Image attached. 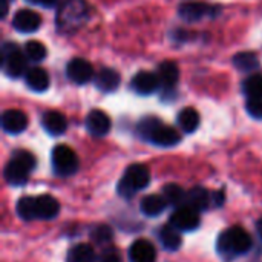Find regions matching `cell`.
Masks as SVG:
<instances>
[{
  "instance_id": "83f0119b",
  "label": "cell",
  "mask_w": 262,
  "mask_h": 262,
  "mask_svg": "<svg viewBox=\"0 0 262 262\" xmlns=\"http://www.w3.org/2000/svg\"><path fill=\"white\" fill-rule=\"evenodd\" d=\"M17 213L21 220L25 221H32L37 220V204H35V196H23L17 203Z\"/></svg>"
},
{
  "instance_id": "836d02e7",
  "label": "cell",
  "mask_w": 262,
  "mask_h": 262,
  "mask_svg": "<svg viewBox=\"0 0 262 262\" xmlns=\"http://www.w3.org/2000/svg\"><path fill=\"white\" fill-rule=\"evenodd\" d=\"M97 262H123V261H121V256H120L118 250H115V249H107V250H104V252L98 256Z\"/></svg>"
},
{
  "instance_id": "603a6c76",
  "label": "cell",
  "mask_w": 262,
  "mask_h": 262,
  "mask_svg": "<svg viewBox=\"0 0 262 262\" xmlns=\"http://www.w3.org/2000/svg\"><path fill=\"white\" fill-rule=\"evenodd\" d=\"M233 66L241 71V72H246V74H250V72H255L258 68H259V58L255 52H238L233 58Z\"/></svg>"
},
{
  "instance_id": "7402d4cb",
  "label": "cell",
  "mask_w": 262,
  "mask_h": 262,
  "mask_svg": "<svg viewBox=\"0 0 262 262\" xmlns=\"http://www.w3.org/2000/svg\"><path fill=\"white\" fill-rule=\"evenodd\" d=\"M210 201H212V195L204 187H193L192 190L187 192V196H186V204L198 212L207 210L210 206Z\"/></svg>"
},
{
  "instance_id": "8fae6325",
  "label": "cell",
  "mask_w": 262,
  "mask_h": 262,
  "mask_svg": "<svg viewBox=\"0 0 262 262\" xmlns=\"http://www.w3.org/2000/svg\"><path fill=\"white\" fill-rule=\"evenodd\" d=\"M41 25V17L32 9H20L12 18V26L15 31L23 34L35 32Z\"/></svg>"
},
{
  "instance_id": "2e32d148",
  "label": "cell",
  "mask_w": 262,
  "mask_h": 262,
  "mask_svg": "<svg viewBox=\"0 0 262 262\" xmlns=\"http://www.w3.org/2000/svg\"><path fill=\"white\" fill-rule=\"evenodd\" d=\"M129 259L130 262H155L157 250L147 239H138L129 249Z\"/></svg>"
},
{
  "instance_id": "8992f818",
  "label": "cell",
  "mask_w": 262,
  "mask_h": 262,
  "mask_svg": "<svg viewBox=\"0 0 262 262\" xmlns=\"http://www.w3.org/2000/svg\"><path fill=\"white\" fill-rule=\"evenodd\" d=\"M2 66L8 77L18 78L26 74V57L21 54L18 46L12 41H5L2 45Z\"/></svg>"
},
{
  "instance_id": "ffe728a7",
  "label": "cell",
  "mask_w": 262,
  "mask_h": 262,
  "mask_svg": "<svg viewBox=\"0 0 262 262\" xmlns=\"http://www.w3.org/2000/svg\"><path fill=\"white\" fill-rule=\"evenodd\" d=\"M35 204H37V220H52L60 212L58 201L51 195L35 196Z\"/></svg>"
},
{
  "instance_id": "1f68e13d",
  "label": "cell",
  "mask_w": 262,
  "mask_h": 262,
  "mask_svg": "<svg viewBox=\"0 0 262 262\" xmlns=\"http://www.w3.org/2000/svg\"><path fill=\"white\" fill-rule=\"evenodd\" d=\"M161 123V120H158L157 117H144L143 120H140L138 126H137V132L143 140H147V137L150 135V132L155 129V126Z\"/></svg>"
},
{
  "instance_id": "4fadbf2b",
  "label": "cell",
  "mask_w": 262,
  "mask_h": 262,
  "mask_svg": "<svg viewBox=\"0 0 262 262\" xmlns=\"http://www.w3.org/2000/svg\"><path fill=\"white\" fill-rule=\"evenodd\" d=\"M86 129L94 137H104L111 130V118L106 112L94 109L86 117Z\"/></svg>"
},
{
  "instance_id": "4316f807",
  "label": "cell",
  "mask_w": 262,
  "mask_h": 262,
  "mask_svg": "<svg viewBox=\"0 0 262 262\" xmlns=\"http://www.w3.org/2000/svg\"><path fill=\"white\" fill-rule=\"evenodd\" d=\"M163 196L166 198L167 204H170L173 207L186 206V196H187V193H184L183 187L178 186V184H166L163 187Z\"/></svg>"
},
{
  "instance_id": "4dcf8cb0",
  "label": "cell",
  "mask_w": 262,
  "mask_h": 262,
  "mask_svg": "<svg viewBox=\"0 0 262 262\" xmlns=\"http://www.w3.org/2000/svg\"><path fill=\"white\" fill-rule=\"evenodd\" d=\"M91 238H92L94 243H97V244H107V243L112 241L114 233H112V229L107 227V226H97V227L92 229Z\"/></svg>"
},
{
  "instance_id": "484cf974",
  "label": "cell",
  "mask_w": 262,
  "mask_h": 262,
  "mask_svg": "<svg viewBox=\"0 0 262 262\" xmlns=\"http://www.w3.org/2000/svg\"><path fill=\"white\" fill-rule=\"evenodd\" d=\"M68 262H97L95 252L89 244H77L68 253Z\"/></svg>"
},
{
  "instance_id": "8d00e7d4",
  "label": "cell",
  "mask_w": 262,
  "mask_h": 262,
  "mask_svg": "<svg viewBox=\"0 0 262 262\" xmlns=\"http://www.w3.org/2000/svg\"><path fill=\"white\" fill-rule=\"evenodd\" d=\"M8 8H9V0H0V15H2V18L6 17Z\"/></svg>"
},
{
  "instance_id": "d6986e66",
  "label": "cell",
  "mask_w": 262,
  "mask_h": 262,
  "mask_svg": "<svg viewBox=\"0 0 262 262\" xmlns=\"http://www.w3.org/2000/svg\"><path fill=\"white\" fill-rule=\"evenodd\" d=\"M120 83V74L112 68H103L98 71V74H95V86L101 92H114L118 89Z\"/></svg>"
},
{
  "instance_id": "9a60e30c",
  "label": "cell",
  "mask_w": 262,
  "mask_h": 262,
  "mask_svg": "<svg viewBox=\"0 0 262 262\" xmlns=\"http://www.w3.org/2000/svg\"><path fill=\"white\" fill-rule=\"evenodd\" d=\"M41 126L43 129L52 135V137H58L63 135L68 129V120L61 112L57 111H48L43 114L41 117Z\"/></svg>"
},
{
  "instance_id": "d590c367",
  "label": "cell",
  "mask_w": 262,
  "mask_h": 262,
  "mask_svg": "<svg viewBox=\"0 0 262 262\" xmlns=\"http://www.w3.org/2000/svg\"><path fill=\"white\" fill-rule=\"evenodd\" d=\"M213 201L216 206H223L224 204V192L223 190H218L213 193Z\"/></svg>"
},
{
  "instance_id": "9c48e42d",
  "label": "cell",
  "mask_w": 262,
  "mask_h": 262,
  "mask_svg": "<svg viewBox=\"0 0 262 262\" xmlns=\"http://www.w3.org/2000/svg\"><path fill=\"white\" fill-rule=\"evenodd\" d=\"M147 141L158 147H173L181 141V135L175 127L158 123L147 137Z\"/></svg>"
},
{
  "instance_id": "ac0fdd59",
  "label": "cell",
  "mask_w": 262,
  "mask_h": 262,
  "mask_svg": "<svg viewBox=\"0 0 262 262\" xmlns=\"http://www.w3.org/2000/svg\"><path fill=\"white\" fill-rule=\"evenodd\" d=\"M25 83L31 91L35 92H45L49 88V75L43 68L34 66L26 69L25 74Z\"/></svg>"
},
{
  "instance_id": "cb8c5ba5",
  "label": "cell",
  "mask_w": 262,
  "mask_h": 262,
  "mask_svg": "<svg viewBox=\"0 0 262 262\" xmlns=\"http://www.w3.org/2000/svg\"><path fill=\"white\" fill-rule=\"evenodd\" d=\"M158 236H160V241H161L163 247H164L166 250H170V252L178 250V249L181 247V244H183L180 230L175 229L172 224H170V226H164V227L160 230Z\"/></svg>"
},
{
  "instance_id": "ba28073f",
  "label": "cell",
  "mask_w": 262,
  "mask_h": 262,
  "mask_svg": "<svg viewBox=\"0 0 262 262\" xmlns=\"http://www.w3.org/2000/svg\"><path fill=\"white\" fill-rule=\"evenodd\" d=\"M200 223H201L200 212L187 204L177 207L170 215V224L180 232H192L200 227Z\"/></svg>"
},
{
  "instance_id": "30bf717a",
  "label": "cell",
  "mask_w": 262,
  "mask_h": 262,
  "mask_svg": "<svg viewBox=\"0 0 262 262\" xmlns=\"http://www.w3.org/2000/svg\"><path fill=\"white\" fill-rule=\"evenodd\" d=\"M66 75L71 81H74L75 84H86L88 81L92 80L94 74V68L92 64L84 60V58H72L68 66H66Z\"/></svg>"
},
{
  "instance_id": "5bb4252c",
  "label": "cell",
  "mask_w": 262,
  "mask_h": 262,
  "mask_svg": "<svg viewBox=\"0 0 262 262\" xmlns=\"http://www.w3.org/2000/svg\"><path fill=\"white\" fill-rule=\"evenodd\" d=\"M130 86H132V89H134L138 95H144V97H146V95L154 94V92L160 88V83H158L157 74L149 72V71H140V72L135 74V77L132 78Z\"/></svg>"
},
{
  "instance_id": "d4e9b609",
  "label": "cell",
  "mask_w": 262,
  "mask_h": 262,
  "mask_svg": "<svg viewBox=\"0 0 262 262\" xmlns=\"http://www.w3.org/2000/svg\"><path fill=\"white\" fill-rule=\"evenodd\" d=\"M178 124L186 134H192L200 127V114L193 107H184L178 114Z\"/></svg>"
},
{
  "instance_id": "e575fe53",
  "label": "cell",
  "mask_w": 262,
  "mask_h": 262,
  "mask_svg": "<svg viewBox=\"0 0 262 262\" xmlns=\"http://www.w3.org/2000/svg\"><path fill=\"white\" fill-rule=\"evenodd\" d=\"M29 3H34V5H38V6H43V8H52L55 6L60 0H28Z\"/></svg>"
},
{
  "instance_id": "f1b7e54d",
  "label": "cell",
  "mask_w": 262,
  "mask_h": 262,
  "mask_svg": "<svg viewBox=\"0 0 262 262\" xmlns=\"http://www.w3.org/2000/svg\"><path fill=\"white\" fill-rule=\"evenodd\" d=\"M243 92L246 98L262 97V74H252L243 81Z\"/></svg>"
},
{
  "instance_id": "7c38bea8",
  "label": "cell",
  "mask_w": 262,
  "mask_h": 262,
  "mask_svg": "<svg viewBox=\"0 0 262 262\" xmlns=\"http://www.w3.org/2000/svg\"><path fill=\"white\" fill-rule=\"evenodd\" d=\"M2 127L11 135L21 134L28 127V117L18 109H8L2 115Z\"/></svg>"
},
{
  "instance_id": "5b68a950",
  "label": "cell",
  "mask_w": 262,
  "mask_h": 262,
  "mask_svg": "<svg viewBox=\"0 0 262 262\" xmlns=\"http://www.w3.org/2000/svg\"><path fill=\"white\" fill-rule=\"evenodd\" d=\"M51 161H52L54 173L61 178L74 175L78 170V164H80L77 154L66 144H58L52 149Z\"/></svg>"
},
{
  "instance_id": "e0dca14e",
  "label": "cell",
  "mask_w": 262,
  "mask_h": 262,
  "mask_svg": "<svg viewBox=\"0 0 262 262\" xmlns=\"http://www.w3.org/2000/svg\"><path fill=\"white\" fill-rule=\"evenodd\" d=\"M213 8L206 5V3H200V2H192V3H183L178 8V15L186 20V21H196L201 20L207 15H212Z\"/></svg>"
},
{
  "instance_id": "7a4b0ae2",
  "label": "cell",
  "mask_w": 262,
  "mask_h": 262,
  "mask_svg": "<svg viewBox=\"0 0 262 262\" xmlns=\"http://www.w3.org/2000/svg\"><path fill=\"white\" fill-rule=\"evenodd\" d=\"M35 157L28 150H15L5 166L3 175L9 186H23L28 181L29 173L35 169Z\"/></svg>"
},
{
  "instance_id": "f35d334b",
  "label": "cell",
  "mask_w": 262,
  "mask_h": 262,
  "mask_svg": "<svg viewBox=\"0 0 262 262\" xmlns=\"http://www.w3.org/2000/svg\"><path fill=\"white\" fill-rule=\"evenodd\" d=\"M9 2H11V0H9Z\"/></svg>"
},
{
  "instance_id": "74e56055",
  "label": "cell",
  "mask_w": 262,
  "mask_h": 262,
  "mask_svg": "<svg viewBox=\"0 0 262 262\" xmlns=\"http://www.w3.org/2000/svg\"><path fill=\"white\" fill-rule=\"evenodd\" d=\"M256 229H258V233H259V236L262 238V220L258 221V224H256Z\"/></svg>"
},
{
  "instance_id": "3957f363",
  "label": "cell",
  "mask_w": 262,
  "mask_h": 262,
  "mask_svg": "<svg viewBox=\"0 0 262 262\" xmlns=\"http://www.w3.org/2000/svg\"><path fill=\"white\" fill-rule=\"evenodd\" d=\"M150 183V172L143 164H132L126 169L123 178L118 183V195L123 198H132L138 190H143Z\"/></svg>"
},
{
  "instance_id": "d6a6232c",
  "label": "cell",
  "mask_w": 262,
  "mask_h": 262,
  "mask_svg": "<svg viewBox=\"0 0 262 262\" xmlns=\"http://www.w3.org/2000/svg\"><path fill=\"white\" fill-rule=\"evenodd\" d=\"M246 109L250 117L262 120V97H252L246 101Z\"/></svg>"
},
{
  "instance_id": "52a82bcc",
  "label": "cell",
  "mask_w": 262,
  "mask_h": 262,
  "mask_svg": "<svg viewBox=\"0 0 262 262\" xmlns=\"http://www.w3.org/2000/svg\"><path fill=\"white\" fill-rule=\"evenodd\" d=\"M157 77L161 89V98L164 101L167 100H175L173 97L177 95V84L180 80V69L175 61L166 60L158 64L157 68Z\"/></svg>"
},
{
  "instance_id": "f546056e",
  "label": "cell",
  "mask_w": 262,
  "mask_h": 262,
  "mask_svg": "<svg viewBox=\"0 0 262 262\" xmlns=\"http://www.w3.org/2000/svg\"><path fill=\"white\" fill-rule=\"evenodd\" d=\"M25 55L28 60L38 63L46 58V48L43 43H40L37 40H31L25 45Z\"/></svg>"
},
{
  "instance_id": "44dd1931",
  "label": "cell",
  "mask_w": 262,
  "mask_h": 262,
  "mask_svg": "<svg viewBox=\"0 0 262 262\" xmlns=\"http://www.w3.org/2000/svg\"><path fill=\"white\" fill-rule=\"evenodd\" d=\"M166 207H167V201L163 195H147L140 203V209L143 215L150 218L161 215L166 210Z\"/></svg>"
},
{
  "instance_id": "6da1fadb",
  "label": "cell",
  "mask_w": 262,
  "mask_h": 262,
  "mask_svg": "<svg viewBox=\"0 0 262 262\" xmlns=\"http://www.w3.org/2000/svg\"><path fill=\"white\" fill-rule=\"evenodd\" d=\"M252 249L250 235L241 227H230L224 230L216 241V250L224 259H233L246 255Z\"/></svg>"
},
{
  "instance_id": "277c9868",
  "label": "cell",
  "mask_w": 262,
  "mask_h": 262,
  "mask_svg": "<svg viewBox=\"0 0 262 262\" xmlns=\"http://www.w3.org/2000/svg\"><path fill=\"white\" fill-rule=\"evenodd\" d=\"M88 6L83 0H66L57 14V26L63 32H74L88 18Z\"/></svg>"
}]
</instances>
